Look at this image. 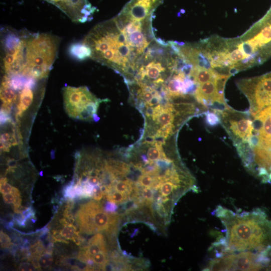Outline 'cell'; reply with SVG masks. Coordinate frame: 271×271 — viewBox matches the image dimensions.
Wrapping results in <instances>:
<instances>
[{
	"label": "cell",
	"instance_id": "obj_8",
	"mask_svg": "<svg viewBox=\"0 0 271 271\" xmlns=\"http://www.w3.org/2000/svg\"><path fill=\"white\" fill-rule=\"evenodd\" d=\"M252 125L257 139L254 148L271 149V105L263 108L254 116Z\"/></svg>",
	"mask_w": 271,
	"mask_h": 271
},
{
	"label": "cell",
	"instance_id": "obj_25",
	"mask_svg": "<svg viewBox=\"0 0 271 271\" xmlns=\"http://www.w3.org/2000/svg\"><path fill=\"white\" fill-rule=\"evenodd\" d=\"M157 148H150L147 152V157L150 162H152L159 159H161V151Z\"/></svg>",
	"mask_w": 271,
	"mask_h": 271
},
{
	"label": "cell",
	"instance_id": "obj_24",
	"mask_svg": "<svg viewBox=\"0 0 271 271\" xmlns=\"http://www.w3.org/2000/svg\"><path fill=\"white\" fill-rule=\"evenodd\" d=\"M155 182V177H152L151 175L144 174L139 178V184L144 187L152 188Z\"/></svg>",
	"mask_w": 271,
	"mask_h": 271
},
{
	"label": "cell",
	"instance_id": "obj_11",
	"mask_svg": "<svg viewBox=\"0 0 271 271\" xmlns=\"http://www.w3.org/2000/svg\"><path fill=\"white\" fill-rule=\"evenodd\" d=\"M100 251L107 252V250L103 235L97 233L89 239L87 245L80 250L77 259L86 263L93 255Z\"/></svg>",
	"mask_w": 271,
	"mask_h": 271
},
{
	"label": "cell",
	"instance_id": "obj_29",
	"mask_svg": "<svg viewBox=\"0 0 271 271\" xmlns=\"http://www.w3.org/2000/svg\"><path fill=\"white\" fill-rule=\"evenodd\" d=\"M12 189L13 186L8 183V179L6 177L1 178L0 191L2 194L11 193Z\"/></svg>",
	"mask_w": 271,
	"mask_h": 271
},
{
	"label": "cell",
	"instance_id": "obj_13",
	"mask_svg": "<svg viewBox=\"0 0 271 271\" xmlns=\"http://www.w3.org/2000/svg\"><path fill=\"white\" fill-rule=\"evenodd\" d=\"M218 73L212 69H206L199 66H193L190 77L197 85L208 81H214Z\"/></svg>",
	"mask_w": 271,
	"mask_h": 271
},
{
	"label": "cell",
	"instance_id": "obj_2",
	"mask_svg": "<svg viewBox=\"0 0 271 271\" xmlns=\"http://www.w3.org/2000/svg\"><path fill=\"white\" fill-rule=\"evenodd\" d=\"M223 226L224 235L214 242L215 256L247 254L269 262L271 257V220L262 210L236 212L218 205L213 211Z\"/></svg>",
	"mask_w": 271,
	"mask_h": 271
},
{
	"label": "cell",
	"instance_id": "obj_34",
	"mask_svg": "<svg viewBox=\"0 0 271 271\" xmlns=\"http://www.w3.org/2000/svg\"><path fill=\"white\" fill-rule=\"evenodd\" d=\"M4 202L7 204L13 203L16 200V197L12 193L3 194Z\"/></svg>",
	"mask_w": 271,
	"mask_h": 271
},
{
	"label": "cell",
	"instance_id": "obj_28",
	"mask_svg": "<svg viewBox=\"0 0 271 271\" xmlns=\"http://www.w3.org/2000/svg\"><path fill=\"white\" fill-rule=\"evenodd\" d=\"M142 197L147 204H151L154 200V194L151 188L145 187L141 192Z\"/></svg>",
	"mask_w": 271,
	"mask_h": 271
},
{
	"label": "cell",
	"instance_id": "obj_31",
	"mask_svg": "<svg viewBox=\"0 0 271 271\" xmlns=\"http://www.w3.org/2000/svg\"><path fill=\"white\" fill-rule=\"evenodd\" d=\"M104 195L105 194L101 189V185H96L93 186L92 197L95 200L100 201Z\"/></svg>",
	"mask_w": 271,
	"mask_h": 271
},
{
	"label": "cell",
	"instance_id": "obj_6",
	"mask_svg": "<svg viewBox=\"0 0 271 271\" xmlns=\"http://www.w3.org/2000/svg\"><path fill=\"white\" fill-rule=\"evenodd\" d=\"M269 262L251 254H226L215 256L206 268L208 270H253L264 268Z\"/></svg>",
	"mask_w": 271,
	"mask_h": 271
},
{
	"label": "cell",
	"instance_id": "obj_37",
	"mask_svg": "<svg viewBox=\"0 0 271 271\" xmlns=\"http://www.w3.org/2000/svg\"><path fill=\"white\" fill-rule=\"evenodd\" d=\"M154 112V108L152 106L147 107L146 114L148 116H152Z\"/></svg>",
	"mask_w": 271,
	"mask_h": 271
},
{
	"label": "cell",
	"instance_id": "obj_5",
	"mask_svg": "<svg viewBox=\"0 0 271 271\" xmlns=\"http://www.w3.org/2000/svg\"><path fill=\"white\" fill-rule=\"evenodd\" d=\"M62 94L64 108L70 117L82 120L94 118L100 102L87 87L66 86Z\"/></svg>",
	"mask_w": 271,
	"mask_h": 271
},
{
	"label": "cell",
	"instance_id": "obj_4",
	"mask_svg": "<svg viewBox=\"0 0 271 271\" xmlns=\"http://www.w3.org/2000/svg\"><path fill=\"white\" fill-rule=\"evenodd\" d=\"M75 219L81 232L93 234L115 229L118 216L106 211L98 202L90 201L82 204L75 214Z\"/></svg>",
	"mask_w": 271,
	"mask_h": 271
},
{
	"label": "cell",
	"instance_id": "obj_21",
	"mask_svg": "<svg viewBox=\"0 0 271 271\" xmlns=\"http://www.w3.org/2000/svg\"><path fill=\"white\" fill-rule=\"evenodd\" d=\"M164 106V110L157 117L156 120L161 125H165L172 123L175 117L173 112V108L168 106Z\"/></svg>",
	"mask_w": 271,
	"mask_h": 271
},
{
	"label": "cell",
	"instance_id": "obj_33",
	"mask_svg": "<svg viewBox=\"0 0 271 271\" xmlns=\"http://www.w3.org/2000/svg\"><path fill=\"white\" fill-rule=\"evenodd\" d=\"M35 268V267L32 263L28 262H23L19 266L20 270H34Z\"/></svg>",
	"mask_w": 271,
	"mask_h": 271
},
{
	"label": "cell",
	"instance_id": "obj_26",
	"mask_svg": "<svg viewBox=\"0 0 271 271\" xmlns=\"http://www.w3.org/2000/svg\"><path fill=\"white\" fill-rule=\"evenodd\" d=\"M207 123L211 126H215L220 122V117L213 112H207L206 114Z\"/></svg>",
	"mask_w": 271,
	"mask_h": 271
},
{
	"label": "cell",
	"instance_id": "obj_10",
	"mask_svg": "<svg viewBox=\"0 0 271 271\" xmlns=\"http://www.w3.org/2000/svg\"><path fill=\"white\" fill-rule=\"evenodd\" d=\"M0 97L1 112L6 116L10 113L12 107L17 101L18 91L9 77L4 74L1 84Z\"/></svg>",
	"mask_w": 271,
	"mask_h": 271
},
{
	"label": "cell",
	"instance_id": "obj_30",
	"mask_svg": "<svg viewBox=\"0 0 271 271\" xmlns=\"http://www.w3.org/2000/svg\"><path fill=\"white\" fill-rule=\"evenodd\" d=\"M0 236L1 248H9L13 244L11 241L10 237L2 230H1Z\"/></svg>",
	"mask_w": 271,
	"mask_h": 271
},
{
	"label": "cell",
	"instance_id": "obj_35",
	"mask_svg": "<svg viewBox=\"0 0 271 271\" xmlns=\"http://www.w3.org/2000/svg\"><path fill=\"white\" fill-rule=\"evenodd\" d=\"M114 204L110 202H107L106 204L104 210L108 212L114 213L117 208V206Z\"/></svg>",
	"mask_w": 271,
	"mask_h": 271
},
{
	"label": "cell",
	"instance_id": "obj_14",
	"mask_svg": "<svg viewBox=\"0 0 271 271\" xmlns=\"http://www.w3.org/2000/svg\"><path fill=\"white\" fill-rule=\"evenodd\" d=\"M21 141V133L18 129H14L12 132H3L1 136V150L8 152L12 147L18 145Z\"/></svg>",
	"mask_w": 271,
	"mask_h": 271
},
{
	"label": "cell",
	"instance_id": "obj_22",
	"mask_svg": "<svg viewBox=\"0 0 271 271\" xmlns=\"http://www.w3.org/2000/svg\"><path fill=\"white\" fill-rule=\"evenodd\" d=\"M106 199L110 202L115 204H120L127 201L129 195L127 194L121 193L118 191L113 192L111 190L105 195Z\"/></svg>",
	"mask_w": 271,
	"mask_h": 271
},
{
	"label": "cell",
	"instance_id": "obj_12",
	"mask_svg": "<svg viewBox=\"0 0 271 271\" xmlns=\"http://www.w3.org/2000/svg\"><path fill=\"white\" fill-rule=\"evenodd\" d=\"M194 94L197 101L205 106H209L213 101H218L213 81L199 85Z\"/></svg>",
	"mask_w": 271,
	"mask_h": 271
},
{
	"label": "cell",
	"instance_id": "obj_20",
	"mask_svg": "<svg viewBox=\"0 0 271 271\" xmlns=\"http://www.w3.org/2000/svg\"><path fill=\"white\" fill-rule=\"evenodd\" d=\"M112 189L115 191L120 192L130 195L134 186L133 183L129 180H125L124 181H116L115 180L112 183Z\"/></svg>",
	"mask_w": 271,
	"mask_h": 271
},
{
	"label": "cell",
	"instance_id": "obj_9",
	"mask_svg": "<svg viewBox=\"0 0 271 271\" xmlns=\"http://www.w3.org/2000/svg\"><path fill=\"white\" fill-rule=\"evenodd\" d=\"M45 1L57 7L75 23H80L84 20L92 7L87 0Z\"/></svg>",
	"mask_w": 271,
	"mask_h": 271
},
{
	"label": "cell",
	"instance_id": "obj_15",
	"mask_svg": "<svg viewBox=\"0 0 271 271\" xmlns=\"http://www.w3.org/2000/svg\"><path fill=\"white\" fill-rule=\"evenodd\" d=\"M59 233L63 238L72 240L77 245H80L83 241L76 227L73 223L64 225V227L59 231Z\"/></svg>",
	"mask_w": 271,
	"mask_h": 271
},
{
	"label": "cell",
	"instance_id": "obj_23",
	"mask_svg": "<svg viewBox=\"0 0 271 271\" xmlns=\"http://www.w3.org/2000/svg\"><path fill=\"white\" fill-rule=\"evenodd\" d=\"M53 251L45 250L38 257V262L41 268L50 267L53 261Z\"/></svg>",
	"mask_w": 271,
	"mask_h": 271
},
{
	"label": "cell",
	"instance_id": "obj_36",
	"mask_svg": "<svg viewBox=\"0 0 271 271\" xmlns=\"http://www.w3.org/2000/svg\"><path fill=\"white\" fill-rule=\"evenodd\" d=\"M144 140L145 143L154 145L155 142V137L153 136H147Z\"/></svg>",
	"mask_w": 271,
	"mask_h": 271
},
{
	"label": "cell",
	"instance_id": "obj_32",
	"mask_svg": "<svg viewBox=\"0 0 271 271\" xmlns=\"http://www.w3.org/2000/svg\"><path fill=\"white\" fill-rule=\"evenodd\" d=\"M64 196L70 199H73L77 196L73 184L68 186L64 192Z\"/></svg>",
	"mask_w": 271,
	"mask_h": 271
},
{
	"label": "cell",
	"instance_id": "obj_3",
	"mask_svg": "<svg viewBox=\"0 0 271 271\" xmlns=\"http://www.w3.org/2000/svg\"><path fill=\"white\" fill-rule=\"evenodd\" d=\"M116 23L107 24L98 28L92 35L89 47L91 58L118 72L132 75L138 67L137 50L118 37Z\"/></svg>",
	"mask_w": 271,
	"mask_h": 271
},
{
	"label": "cell",
	"instance_id": "obj_1",
	"mask_svg": "<svg viewBox=\"0 0 271 271\" xmlns=\"http://www.w3.org/2000/svg\"><path fill=\"white\" fill-rule=\"evenodd\" d=\"M60 39L46 33L10 28L1 30L4 74L42 80L47 78L57 58Z\"/></svg>",
	"mask_w": 271,
	"mask_h": 271
},
{
	"label": "cell",
	"instance_id": "obj_19",
	"mask_svg": "<svg viewBox=\"0 0 271 271\" xmlns=\"http://www.w3.org/2000/svg\"><path fill=\"white\" fill-rule=\"evenodd\" d=\"M89 261H93L94 269L97 268L104 270L109 263L107 252L100 251L93 255Z\"/></svg>",
	"mask_w": 271,
	"mask_h": 271
},
{
	"label": "cell",
	"instance_id": "obj_7",
	"mask_svg": "<svg viewBox=\"0 0 271 271\" xmlns=\"http://www.w3.org/2000/svg\"><path fill=\"white\" fill-rule=\"evenodd\" d=\"M220 115L225 128L236 145L247 142L253 132L252 120L231 108L219 114Z\"/></svg>",
	"mask_w": 271,
	"mask_h": 271
},
{
	"label": "cell",
	"instance_id": "obj_16",
	"mask_svg": "<svg viewBox=\"0 0 271 271\" xmlns=\"http://www.w3.org/2000/svg\"><path fill=\"white\" fill-rule=\"evenodd\" d=\"M69 53L74 58L80 60L90 58L91 50L82 42L74 43L71 45Z\"/></svg>",
	"mask_w": 271,
	"mask_h": 271
},
{
	"label": "cell",
	"instance_id": "obj_18",
	"mask_svg": "<svg viewBox=\"0 0 271 271\" xmlns=\"http://www.w3.org/2000/svg\"><path fill=\"white\" fill-rule=\"evenodd\" d=\"M146 75L148 78L157 79L160 76V73L165 70L159 62L152 61L149 63L145 67Z\"/></svg>",
	"mask_w": 271,
	"mask_h": 271
},
{
	"label": "cell",
	"instance_id": "obj_27",
	"mask_svg": "<svg viewBox=\"0 0 271 271\" xmlns=\"http://www.w3.org/2000/svg\"><path fill=\"white\" fill-rule=\"evenodd\" d=\"M174 127L172 123L163 125L157 132L156 136H162L166 139L173 131V128Z\"/></svg>",
	"mask_w": 271,
	"mask_h": 271
},
{
	"label": "cell",
	"instance_id": "obj_17",
	"mask_svg": "<svg viewBox=\"0 0 271 271\" xmlns=\"http://www.w3.org/2000/svg\"><path fill=\"white\" fill-rule=\"evenodd\" d=\"M230 76H231L229 74L218 73L214 80L217 98L219 101L225 102L224 97L225 85Z\"/></svg>",
	"mask_w": 271,
	"mask_h": 271
}]
</instances>
